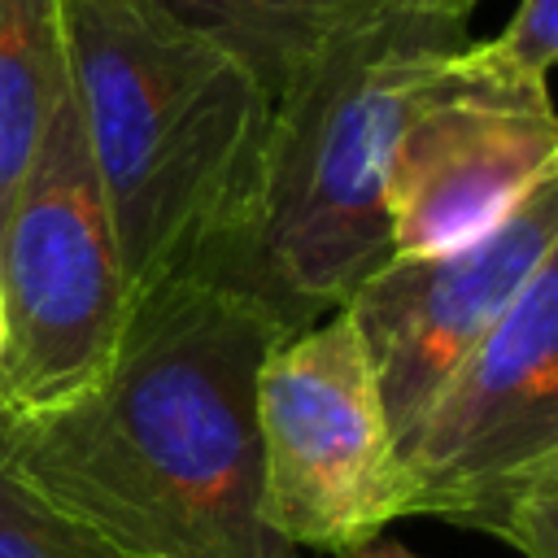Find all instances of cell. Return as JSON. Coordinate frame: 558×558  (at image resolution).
Wrapping results in <instances>:
<instances>
[{
	"label": "cell",
	"mask_w": 558,
	"mask_h": 558,
	"mask_svg": "<svg viewBox=\"0 0 558 558\" xmlns=\"http://www.w3.org/2000/svg\"><path fill=\"white\" fill-rule=\"evenodd\" d=\"M0 414H44L100 384L131 301L70 78L0 231Z\"/></svg>",
	"instance_id": "obj_5"
},
{
	"label": "cell",
	"mask_w": 558,
	"mask_h": 558,
	"mask_svg": "<svg viewBox=\"0 0 558 558\" xmlns=\"http://www.w3.org/2000/svg\"><path fill=\"white\" fill-rule=\"evenodd\" d=\"M549 174H558L549 87L488 70L466 44L427 78L401 126L384 187L392 257L480 240Z\"/></svg>",
	"instance_id": "obj_7"
},
{
	"label": "cell",
	"mask_w": 558,
	"mask_h": 558,
	"mask_svg": "<svg viewBox=\"0 0 558 558\" xmlns=\"http://www.w3.org/2000/svg\"><path fill=\"white\" fill-rule=\"evenodd\" d=\"M471 52L527 87H549V70L558 61V0H519L506 31L488 44H471Z\"/></svg>",
	"instance_id": "obj_11"
},
{
	"label": "cell",
	"mask_w": 558,
	"mask_h": 558,
	"mask_svg": "<svg viewBox=\"0 0 558 558\" xmlns=\"http://www.w3.org/2000/svg\"><path fill=\"white\" fill-rule=\"evenodd\" d=\"M174 26L227 48L275 100L323 48L371 22L384 0H144Z\"/></svg>",
	"instance_id": "obj_9"
},
{
	"label": "cell",
	"mask_w": 558,
	"mask_h": 558,
	"mask_svg": "<svg viewBox=\"0 0 558 558\" xmlns=\"http://www.w3.org/2000/svg\"><path fill=\"white\" fill-rule=\"evenodd\" d=\"M4 340H9V318H4V292H0V353H4Z\"/></svg>",
	"instance_id": "obj_14"
},
{
	"label": "cell",
	"mask_w": 558,
	"mask_h": 558,
	"mask_svg": "<svg viewBox=\"0 0 558 558\" xmlns=\"http://www.w3.org/2000/svg\"><path fill=\"white\" fill-rule=\"evenodd\" d=\"M253 283L179 279L126 305L96 388L0 414V471L126 558H301L262 519L257 366L305 327Z\"/></svg>",
	"instance_id": "obj_1"
},
{
	"label": "cell",
	"mask_w": 558,
	"mask_h": 558,
	"mask_svg": "<svg viewBox=\"0 0 558 558\" xmlns=\"http://www.w3.org/2000/svg\"><path fill=\"white\" fill-rule=\"evenodd\" d=\"M384 4L405 13H427V17H466L475 9V0H384Z\"/></svg>",
	"instance_id": "obj_12"
},
{
	"label": "cell",
	"mask_w": 558,
	"mask_h": 558,
	"mask_svg": "<svg viewBox=\"0 0 558 558\" xmlns=\"http://www.w3.org/2000/svg\"><path fill=\"white\" fill-rule=\"evenodd\" d=\"M65 78L61 0H0V231Z\"/></svg>",
	"instance_id": "obj_10"
},
{
	"label": "cell",
	"mask_w": 558,
	"mask_h": 558,
	"mask_svg": "<svg viewBox=\"0 0 558 558\" xmlns=\"http://www.w3.org/2000/svg\"><path fill=\"white\" fill-rule=\"evenodd\" d=\"M558 253V174L541 179L493 231L440 253L388 257L349 296L392 449L449 371L493 331L532 270Z\"/></svg>",
	"instance_id": "obj_8"
},
{
	"label": "cell",
	"mask_w": 558,
	"mask_h": 558,
	"mask_svg": "<svg viewBox=\"0 0 558 558\" xmlns=\"http://www.w3.org/2000/svg\"><path fill=\"white\" fill-rule=\"evenodd\" d=\"M436 514L558 558V253L397 445V519Z\"/></svg>",
	"instance_id": "obj_4"
},
{
	"label": "cell",
	"mask_w": 558,
	"mask_h": 558,
	"mask_svg": "<svg viewBox=\"0 0 558 558\" xmlns=\"http://www.w3.org/2000/svg\"><path fill=\"white\" fill-rule=\"evenodd\" d=\"M253 405L262 519L288 545L340 558L397 523V449L344 310L270 344Z\"/></svg>",
	"instance_id": "obj_6"
},
{
	"label": "cell",
	"mask_w": 558,
	"mask_h": 558,
	"mask_svg": "<svg viewBox=\"0 0 558 558\" xmlns=\"http://www.w3.org/2000/svg\"><path fill=\"white\" fill-rule=\"evenodd\" d=\"M340 558H414V554L392 536H375V541H366V545H357V549H349Z\"/></svg>",
	"instance_id": "obj_13"
},
{
	"label": "cell",
	"mask_w": 558,
	"mask_h": 558,
	"mask_svg": "<svg viewBox=\"0 0 558 558\" xmlns=\"http://www.w3.org/2000/svg\"><path fill=\"white\" fill-rule=\"evenodd\" d=\"M61 35L126 301L179 279L257 288L262 83L144 0H61Z\"/></svg>",
	"instance_id": "obj_2"
},
{
	"label": "cell",
	"mask_w": 558,
	"mask_h": 558,
	"mask_svg": "<svg viewBox=\"0 0 558 558\" xmlns=\"http://www.w3.org/2000/svg\"><path fill=\"white\" fill-rule=\"evenodd\" d=\"M466 44V17L384 4L270 100L253 248L262 292L310 318L340 310L392 257L384 187L401 126L427 78Z\"/></svg>",
	"instance_id": "obj_3"
}]
</instances>
